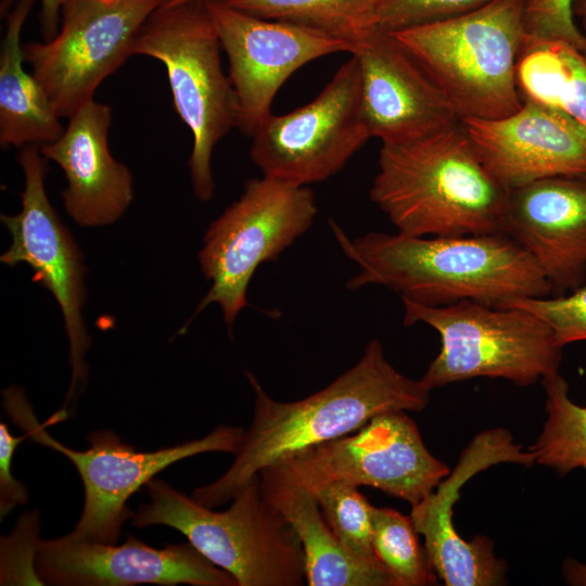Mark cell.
I'll return each mask as SVG.
<instances>
[{
	"label": "cell",
	"mask_w": 586,
	"mask_h": 586,
	"mask_svg": "<svg viewBox=\"0 0 586 586\" xmlns=\"http://www.w3.org/2000/svg\"><path fill=\"white\" fill-rule=\"evenodd\" d=\"M502 233L532 256L555 295L584 284L586 177H549L509 190Z\"/></svg>",
	"instance_id": "19"
},
{
	"label": "cell",
	"mask_w": 586,
	"mask_h": 586,
	"mask_svg": "<svg viewBox=\"0 0 586 586\" xmlns=\"http://www.w3.org/2000/svg\"><path fill=\"white\" fill-rule=\"evenodd\" d=\"M46 161L36 144L25 145L18 155L25 176L22 208L16 215H1L12 243L0 260L10 267L27 264L34 271V281L52 293L62 310L72 365L65 400L68 403L87 378L85 354L90 340L81 316L86 269L80 250L46 193Z\"/></svg>",
	"instance_id": "13"
},
{
	"label": "cell",
	"mask_w": 586,
	"mask_h": 586,
	"mask_svg": "<svg viewBox=\"0 0 586 586\" xmlns=\"http://www.w3.org/2000/svg\"><path fill=\"white\" fill-rule=\"evenodd\" d=\"M418 535L410 515L391 508L373 507L372 549L396 586L437 584V575Z\"/></svg>",
	"instance_id": "25"
},
{
	"label": "cell",
	"mask_w": 586,
	"mask_h": 586,
	"mask_svg": "<svg viewBox=\"0 0 586 586\" xmlns=\"http://www.w3.org/2000/svg\"><path fill=\"white\" fill-rule=\"evenodd\" d=\"M205 1H227V0H164V7H177L190 2H205Z\"/></svg>",
	"instance_id": "35"
},
{
	"label": "cell",
	"mask_w": 586,
	"mask_h": 586,
	"mask_svg": "<svg viewBox=\"0 0 586 586\" xmlns=\"http://www.w3.org/2000/svg\"><path fill=\"white\" fill-rule=\"evenodd\" d=\"M264 494L295 532L304 553L309 586H396L377 559L348 550L324 519L310 491L276 466L260 473Z\"/></svg>",
	"instance_id": "21"
},
{
	"label": "cell",
	"mask_w": 586,
	"mask_h": 586,
	"mask_svg": "<svg viewBox=\"0 0 586 586\" xmlns=\"http://www.w3.org/2000/svg\"><path fill=\"white\" fill-rule=\"evenodd\" d=\"M251 138L250 156L263 176L309 186L335 175L371 138L357 59L343 63L309 103L270 114Z\"/></svg>",
	"instance_id": "11"
},
{
	"label": "cell",
	"mask_w": 586,
	"mask_h": 586,
	"mask_svg": "<svg viewBox=\"0 0 586 586\" xmlns=\"http://www.w3.org/2000/svg\"><path fill=\"white\" fill-rule=\"evenodd\" d=\"M63 133L40 152L63 170L67 188L64 207L76 224L104 226L117 220L130 205L132 176L110 151L112 109L91 100L69 118Z\"/></svg>",
	"instance_id": "20"
},
{
	"label": "cell",
	"mask_w": 586,
	"mask_h": 586,
	"mask_svg": "<svg viewBox=\"0 0 586 586\" xmlns=\"http://www.w3.org/2000/svg\"><path fill=\"white\" fill-rule=\"evenodd\" d=\"M375 416L359 430L285 458L276 466L300 485L341 481L380 489L415 506L450 470L426 448L406 413Z\"/></svg>",
	"instance_id": "12"
},
{
	"label": "cell",
	"mask_w": 586,
	"mask_h": 586,
	"mask_svg": "<svg viewBox=\"0 0 586 586\" xmlns=\"http://www.w3.org/2000/svg\"><path fill=\"white\" fill-rule=\"evenodd\" d=\"M66 0H41L40 25L44 40L52 39L59 31L61 11Z\"/></svg>",
	"instance_id": "32"
},
{
	"label": "cell",
	"mask_w": 586,
	"mask_h": 586,
	"mask_svg": "<svg viewBox=\"0 0 586 586\" xmlns=\"http://www.w3.org/2000/svg\"><path fill=\"white\" fill-rule=\"evenodd\" d=\"M3 404L12 420L34 442L67 457L77 469L84 485V507L71 536L104 544H117L123 524L135 512L127 501L141 486L170 464L203 453H232L240 447L244 430L218 425L207 435L140 451L110 430L86 436L89 448L77 450L53 438L38 422L24 392L11 386L3 392Z\"/></svg>",
	"instance_id": "8"
},
{
	"label": "cell",
	"mask_w": 586,
	"mask_h": 586,
	"mask_svg": "<svg viewBox=\"0 0 586 586\" xmlns=\"http://www.w3.org/2000/svg\"><path fill=\"white\" fill-rule=\"evenodd\" d=\"M149 501L135 512L136 527L166 525L183 534L207 560L234 577L238 586H301L306 582L301 543L253 477L224 511L205 507L153 477Z\"/></svg>",
	"instance_id": "4"
},
{
	"label": "cell",
	"mask_w": 586,
	"mask_h": 586,
	"mask_svg": "<svg viewBox=\"0 0 586 586\" xmlns=\"http://www.w3.org/2000/svg\"><path fill=\"white\" fill-rule=\"evenodd\" d=\"M461 123L484 166L509 190L549 177H586V131L559 110L524 100L508 116Z\"/></svg>",
	"instance_id": "18"
},
{
	"label": "cell",
	"mask_w": 586,
	"mask_h": 586,
	"mask_svg": "<svg viewBox=\"0 0 586 586\" xmlns=\"http://www.w3.org/2000/svg\"><path fill=\"white\" fill-rule=\"evenodd\" d=\"M220 48L206 3L190 2L157 8L139 29L131 50L166 68L176 112L193 137L188 165L194 195L202 202L215 191L214 149L239 120L237 94L222 72Z\"/></svg>",
	"instance_id": "6"
},
{
	"label": "cell",
	"mask_w": 586,
	"mask_h": 586,
	"mask_svg": "<svg viewBox=\"0 0 586 586\" xmlns=\"http://www.w3.org/2000/svg\"><path fill=\"white\" fill-rule=\"evenodd\" d=\"M317 213L308 186L267 176L247 180L240 199L209 225L204 235L199 258L212 285L195 315L217 303L231 328L247 306L246 291L256 269L303 235Z\"/></svg>",
	"instance_id": "9"
},
{
	"label": "cell",
	"mask_w": 586,
	"mask_h": 586,
	"mask_svg": "<svg viewBox=\"0 0 586 586\" xmlns=\"http://www.w3.org/2000/svg\"><path fill=\"white\" fill-rule=\"evenodd\" d=\"M509 462L532 467L535 456L517 444L502 428L483 431L462 450L459 459L438 485L411 507L410 518L424 537L429 563L446 586H493L506 583L507 564L485 536L462 538L453 522L455 502L468 481L492 466Z\"/></svg>",
	"instance_id": "15"
},
{
	"label": "cell",
	"mask_w": 586,
	"mask_h": 586,
	"mask_svg": "<svg viewBox=\"0 0 586 586\" xmlns=\"http://www.w3.org/2000/svg\"><path fill=\"white\" fill-rule=\"evenodd\" d=\"M572 12L574 18H578L586 34V0H573Z\"/></svg>",
	"instance_id": "34"
},
{
	"label": "cell",
	"mask_w": 586,
	"mask_h": 586,
	"mask_svg": "<svg viewBox=\"0 0 586 586\" xmlns=\"http://www.w3.org/2000/svg\"><path fill=\"white\" fill-rule=\"evenodd\" d=\"M35 568L43 585L54 586H238L189 542L155 548L132 535L122 545L69 534L40 539Z\"/></svg>",
	"instance_id": "16"
},
{
	"label": "cell",
	"mask_w": 586,
	"mask_h": 586,
	"mask_svg": "<svg viewBox=\"0 0 586 586\" xmlns=\"http://www.w3.org/2000/svg\"><path fill=\"white\" fill-rule=\"evenodd\" d=\"M252 15L303 25L354 47L377 29L384 0H227ZM352 52V51H351Z\"/></svg>",
	"instance_id": "23"
},
{
	"label": "cell",
	"mask_w": 586,
	"mask_h": 586,
	"mask_svg": "<svg viewBox=\"0 0 586 586\" xmlns=\"http://www.w3.org/2000/svg\"><path fill=\"white\" fill-rule=\"evenodd\" d=\"M344 254L358 266L354 291L382 285L426 306L473 301L502 306L548 296L552 288L532 256L505 233L416 237L368 232L349 239L334 222Z\"/></svg>",
	"instance_id": "2"
},
{
	"label": "cell",
	"mask_w": 586,
	"mask_h": 586,
	"mask_svg": "<svg viewBox=\"0 0 586 586\" xmlns=\"http://www.w3.org/2000/svg\"><path fill=\"white\" fill-rule=\"evenodd\" d=\"M164 0H66L56 35L23 46L24 60L60 118H69L132 55L146 18Z\"/></svg>",
	"instance_id": "10"
},
{
	"label": "cell",
	"mask_w": 586,
	"mask_h": 586,
	"mask_svg": "<svg viewBox=\"0 0 586 586\" xmlns=\"http://www.w3.org/2000/svg\"><path fill=\"white\" fill-rule=\"evenodd\" d=\"M560 55L543 105L565 113L586 131V54L561 42Z\"/></svg>",
	"instance_id": "29"
},
{
	"label": "cell",
	"mask_w": 586,
	"mask_h": 586,
	"mask_svg": "<svg viewBox=\"0 0 586 586\" xmlns=\"http://www.w3.org/2000/svg\"><path fill=\"white\" fill-rule=\"evenodd\" d=\"M573 0H524L526 35L562 41L586 54V34L575 23Z\"/></svg>",
	"instance_id": "30"
},
{
	"label": "cell",
	"mask_w": 586,
	"mask_h": 586,
	"mask_svg": "<svg viewBox=\"0 0 586 586\" xmlns=\"http://www.w3.org/2000/svg\"><path fill=\"white\" fill-rule=\"evenodd\" d=\"M27 437H15L8 425L0 423V518L3 520L16 506L28 499L26 486L12 475V459L16 446Z\"/></svg>",
	"instance_id": "31"
},
{
	"label": "cell",
	"mask_w": 586,
	"mask_h": 586,
	"mask_svg": "<svg viewBox=\"0 0 586 586\" xmlns=\"http://www.w3.org/2000/svg\"><path fill=\"white\" fill-rule=\"evenodd\" d=\"M351 54L359 65L371 138L382 144L404 143L461 123L448 98L390 33L377 29Z\"/></svg>",
	"instance_id": "17"
},
{
	"label": "cell",
	"mask_w": 586,
	"mask_h": 586,
	"mask_svg": "<svg viewBox=\"0 0 586 586\" xmlns=\"http://www.w3.org/2000/svg\"><path fill=\"white\" fill-rule=\"evenodd\" d=\"M547 415L536 441L528 447L535 463L564 475L586 469V406L570 397V386L559 373L542 380Z\"/></svg>",
	"instance_id": "24"
},
{
	"label": "cell",
	"mask_w": 586,
	"mask_h": 586,
	"mask_svg": "<svg viewBox=\"0 0 586 586\" xmlns=\"http://www.w3.org/2000/svg\"><path fill=\"white\" fill-rule=\"evenodd\" d=\"M227 54L238 99V129L252 137L271 114V103L286 79L306 63L351 43L291 22L263 18L222 1H205Z\"/></svg>",
	"instance_id": "14"
},
{
	"label": "cell",
	"mask_w": 586,
	"mask_h": 586,
	"mask_svg": "<svg viewBox=\"0 0 586 586\" xmlns=\"http://www.w3.org/2000/svg\"><path fill=\"white\" fill-rule=\"evenodd\" d=\"M245 377L254 392L251 425L229 469L190 495L208 508L230 501L264 469L285 458L348 435L378 415L423 410L431 397L421 380L403 374L387 360L377 339L367 343L353 367L300 400L278 402L252 372L245 371Z\"/></svg>",
	"instance_id": "1"
},
{
	"label": "cell",
	"mask_w": 586,
	"mask_h": 586,
	"mask_svg": "<svg viewBox=\"0 0 586 586\" xmlns=\"http://www.w3.org/2000/svg\"><path fill=\"white\" fill-rule=\"evenodd\" d=\"M304 487L311 492L328 524L348 550L365 559L378 560L372 549L374 506L356 486L324 481Z\"/></svg>",
	"instance_id": "26"
},
{
	"label": "cell",
	"mask_w": 586,
	"mask_h": 586,
	"mask_svg": "<svg viewBox=\"0 0 586 586\" xmlns=\"http://www.w3.org/2000/svg\"><path fill=\"white\" fill-rule=\"evenodd\" d=\"M562 575L569 585L586 586V563L566 557L562 563Z\"/></svg>",
	"instance_id": "33"
},
{
	"label": "cell",
	"mask_w": 586,
	"mask_h": 586,
	"mask_svg": "<svg viewBox=\"0 0 586 586\" xmlns=\"http://www.w3.org/2000/svg\"><path fill=\"white\" fill-rule=\"evenodd\" d=\"M390 34L461 119H495L521 107L515 68L527 36L524 0H491L460 16Z\"/></svg>",
	"instance_id": "5"
},
{
	"label": "cell",
	"mask_w": 586,
	"mask_h": 586,
	"mask_svg": "<svg viewBox=\"0 0 586 586\" xmlns=\"http://www.w3.org/2000/svg\"><path fill=\"white\" fill-rule=\"evenodd\" d=\"M403 304L404 324L422 322L440 335V352L420 379L431 391L481 377L527 386L559 372L562 347L548 326L525 309L473 301Z\"/></svg>",
	"instance_id": "7"
},
{
	"label": "cell",
	"mask_w": 586,
	"mask_h": 586,
	"mask_svg": "<svg viewBox=\"0 0 586 586\" xmlns=\"http://www.w3.org/2000/svg\"><path fill=\"white\" fill-rule=\"evenodd\" d=\"M509 189L480 160L462 123L438 133L382 144L371 201L397 232L502 233Z\"/></svg>",
	"instance_id": "3"
},
{
	"label": "cell",
	"mask_w": 586,
	"mask_h": 586,
	"mask_svg": "<svg viewBox=\"0 0 586 586\" xmlns=\"http://www.w3.org/2000/svg\"><path fill=\"white\" fill-rule=\"evenodd\" d=\"M502 306L534 314L548 326L560 347L586 341V283L569 294L518 298Z\"/></svg>",
	"instance_id": "27"
},
{
	"label": "cell",
	"mask_w": 586,
	"mask_h": 586,
	"mask_svg": "<svg viewBox=\"0 0 586 586\" xmlns=\"http://www.w3.org/2000/svg\"><path fill=\"white\" fill-rule=\"evenodd\" d=\"M491 0H384L377 27L397 30L447 21L473 11Z\"/></svg>",
	"instance_id": "28"
},
{
	"label": "cell",
	"mask_w": 586,
	"mask_h": 586,
	"mask_svg": "<svg viewBox=\"0 0 586 586\" xmlns=\"http://www.w3.org/2000/svg\"><path fill=\"white\" fill-rule=\"evenodd\" d=\"M35 0H18L7 16L0 53V145H43L64 131L44 89L23 66L21 33Z\"/></svg>",
	"instance_id": "22"
}]
</instances>
